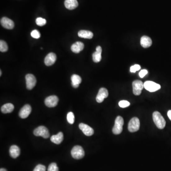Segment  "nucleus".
<instances>
[{
	"label": "nucleus",
	"instance_id": "obj_36",
	"mask_svg": "<svg viewBox=\"0 0 171 171\" xmlns=\"http://www.w3.org/2000/svg\"><path fill=\"white\" fill-rule=\"evenodd\" d=\"M2 71L1 70V71H0V76H2Z\"/></svg>",
	"mask_w": 171,
	"mask_h": 171
},
{
	"label": "nucleus",
	"instance_id": "obj_18",
	"mask_svg": "<svg viewBox=\"0 0 171 171\" xmlns=\"http://www.w3.org/2000/svg\"><path fill=\"white\" fill-rule=\"evenodd\" d=\"M140 44L144 48H149L152 45V41L151 38L146 36H144L141 38Z\"/></svg>",
	"mask_w": 171,
	"mask_h": 171
},
{
	"label": "nucleus",
	"instance_id": "obj_1",
	"mask_svg": "<svg viewBox=\"0 0 171 171\" xmlns=\"http://www.w3.org/2000/svg\"><path fill=\"white\" fill-rule=\"evenodd\" d=\"M153 119L154 123L158 128L160 129L164 128L166 125V122L160 113L158 111H155L154 112L153 114Z\"/></svg>",
	"mask_w": 171,
	"mask_h": 171
},
{
	"label": "nucleus",
	"instance_id": "obj_12",
	"mask_svg": "<svg viewBox=\"0 0 171 171\" xmlns=\"http://www.w3.org/2000/svg\"><path fill=\"white\" fill-rule=\"evenodd\" d=\"M79 128L83 132L84 135L88 137L92 136L94 133L92 128L85 124L80 123L79 125Z\"/></svg>",
	"mask_w": 171,
	"mask_h": 171
},
{
	"label": "nucleus",
	"instance_id": "obj_10",
	"mask_svg": "<svg viewBox=\"0 0 171 171\" xmlns=\"http://www.w3.org/2000/svg\"><path fill=\"white\" fill-rule=\"evenodd\" d=\"M32 111V107L29 105L24 106L20 111L19 116L21 119H26Z\"/></svg>",
	"mask_w": 171,
	"mask_h": 171
},
{
	"label": "nucleus",
	"instance_id": "obj_29",
	"mask_svg": "<svg viewBox=\"0 0 171 171\" xmlns=\"http://www.w3.org/2000/svg\"><path fill=\"white\" fill-rule=\"evenodd\" d=\"M119 104L122 108H125L130 105V103L126 100H122L119 102Z\"/></svg>",
	"mask_w": 171,
	"mask_h": 171
},
{
	"label": "nucleus",
	"instance_id": "obj_26",
	"mask_svg": "<svg viewBox=\"0 0 171 171\" xmlns=\"http://www.w3.org/2000/svg\"><path fill=\"white\" fill-rule=\"evenodd\" d=\"M36 23L37 25L39 26H43L46 25V20L43 18H37L36 20Z\"/></svg>",
	"mask_w": 171,
	"mask_h": 171
},
{
	"label": "nucleus",
	"instance_id": "obj_15",
	"mask_svg": "<svg viewBox=\"0 0 171 171\" xmlns=\"http://www.w3.org/2000/svg\"><path fill=\"white\" fill-rule=\"evenodd\" d=\"M84 48V45L83 43L80 42H76L72 45L71 47V50L72 52L75 53H79L81 51H83Z\"/></svg>",
	"mask_w": 171,
	"mask_h": 171
},
{
	"label": "nucleus",
	"instance_id": "obj_23",
	"mask_svg": "<svg viewBox=\"0 0 171 171\" xmlns=\"http://www.w3.org/2000/svg\"><path fill=\"white\" fill-rule=\"evenodd\" d=\"M92 59H93V61L94 62L98 63L101 60V53L96 51L92 54Z\"/></svg>",
	"mask_w": 171,
	"mask_h": 171
},
{
	"label": "nucleus",
	"instance_id": "obj_24",
	"mask_svg": "<svg viewBox=\"0 0 171 171\" xmlns=\"http://www.w3.org/2000/svg\"><path fill=\"white\" fill-rule=\"evenodd\" d=\"M67 121L70 124H73L75 121V116L72 112L68 113L67 116Z\"/></svg>",
	"mask_w": 171,
	"mask_h": 171
},
{
	"label": "nucleus",
	"instance_id": "obj_14",
	"mask_svg": "<svg viewBox=\"0 0 171 171\" xmlns=\"http://www.w3.org/2000/svg\"><path fill=\"white\" fill-rule=\"evenodd\" d=\"M1 24L3 27L7 29H11L14 28V22L7 17H3L1 20Z\"/></svg>",
	"mask_w": 171,
	"mask_h": 171
},
{
	"label": "nucleus",
	"instance_id": "obj_20",
	"mask_svg": "<svg viewBox=\"0 0 171 171\" xmlns=\"http://www.w3.org/2000/svg\"><path fill=\"white\" fill-rule=\"evenodd\" d=\"M63 134L62 132H59L57 135H53L51 137V140L54 144L59 145L63 140Z\"/></svg>",
	"mask_w": 171,
	"mask_h": 171
},
{
	"label": "nucleus",
	"instance_id": "obj_3",
	"mask_svg": "<svg viewBox=\"0 0 171 171\" xmlns=\"http://www.w3.org/2000/svg\"><path fill=\"white\" fill-rule=\"evenodd\" d=\"M71 154L74 159H80L85 155V152L81 146H76L71 150Z\"/></svg>",
	"mask_w": 171,
	"mask_h": 171
},
{
	"label": "nucleus",
	"instance_id": "obj_34",
	"mask_svg": "<svg viewBox=\"0 0 171 171\" xmlns=\"http://www.w3.org/2000/svg\"><path fill=\"white\" fill-rule=\"evenodd\" d=\"M167 115H168V118L171 120V110L168 111L167 113Z\"/></svg>",
	"mask_w": 171,
	"mask_h": 171
},
{
	"label": "nucleus",
	"instance_id": "obj_30",
	"mask_svg": "<svg viewBox=\"0 0 171 171\" xmlns=\"http://www.w3.org/2000/svg\"><path fill=\"white\" fill-rule=\"evenodd\" d=\"M33 171H46V167L42 164H38Z\"/></svg>",
	"mask_w": 171,
	"mask_h": 171
},
{
	"label": "nucleus",
	"instance_id": "obj_9",
	"mask_svg": "<svg viewBox=\"0 0 171 171\" xmlns=\"http://www.w3.org/2000/svg\"><path fill=\"white\" fill-rule=\"evenodd\" d=\"M59 102V98L56 96H51L48 97L45 100V104L49 107H54L56 106Z\"/></svg>",
	"mask_w": 171,
	"mask_h": 171
},
{
	"label": "nucleus",
	"instance_id": "obj_13",
	"mask_svg": "<svg viewBox=\"0 0 171 171\" xmlns=\"http://www.w3.org/2000/svg\"><path fill=\"white\" fill-rule=\"evenodd\" d=\"M56 59L57 57L55 53L53 52L50 53L45 58V64L47 66H52L56 62Z\"/></svg>",
	"mask_w": 171,
	"mask_h": 171
},
{
	"label": "nucleus",
	"instance_id": "obj_31",
	"mask_svg": "<svg viewBox=\"0 0 171 171\" xmlns=\"http://www.w3.org/2000/svg\"><path fill=\"white\" fill-rule=\"evenodd\" d=\"M140 69H141V67H140L139 65L136 64V65L131 67L130 71L131 72H133V73H135L136 71L140 70Z\"/></svg>",
	"mask_w": 171,
	"mask_h": 171
},
{
	"label": "nucleus",
	"instance_id": "obj_25",
	"mask_svg": "<svg viewBox=\"0 0 171 171\" xmlns=\"http://www.w3.org/2000/svg\"><path fill=\"white\" fill-rule=\"evenodd\" d=\"M8 50V47L7 44L4 41H0V51L2 52H7Z\"/></svg>",
	"mask_w": 171,
	"mask_h": 171
},
{
	"label": "nucleus",
	"instance_id": "obj_7",
	"mask_svg": "<svg viewBox=\"0 0 171 171\" xmlns=\"http://www.w3.org/2000/svg\"><path fill=\"white\" fill-rule=\"evenodd\" d=\"M144 84V88L149 92H153L157 91L161 88L159 84L151 81H147Z\"/></svg>",
	"mask_w": 171,
	"mask_h": 171
},
{
	"label": "nucleus",
	"instance_id": "obj_17",
	"mask_svg": "<svg viewBox=\"0 0 171 171\" xmlns=\"http://www.w3.org/2000/svg\"><path fill=\"white\" fill-rule=\"evenodd\" d=\"M64 4L66 8L70 10L76 8L79 5L77 0H65Z\"/></svg>",
	"mask_w": 171,
	"mask_h": 171
},
{
	"label": "nucleus",
	"instance_id": "obj_4",
	"mask_svg": "<svg viewBox=\"0 0 171 171\" xmlns=\"http://www.w3.org/2000/svg\"><path fill=\"white\" fill-rule=\"evenodd\" d=\"M34 134L36 137H42L44 138H48L50 133L48 129L44 126H40L34 130Z\"/></svg>",
	"mask_w": 171,
	"mask_h": 171
},
{
	"label": "nucleus",
	"instance_id": "obj_16",
	"mask_svg": "<svg viewBox=\"0 0 171 171\" xmlns=\"http://www.w3.org/2000/svg\"><path fill=\"white\" fill-rule=\"evenodd\" d=\"M20 149L18 146L13 145L10 148L9 153L11 156L13 158H16L20 155Z\"/></svg>",
	"mask_w": 171,
	"mask_h": 171
},
{
	"label": "nucleus",
	"instance_id": "obj_2",
	"mask_svg": "<svg viewBox=\"0 0 171 171\" xmlns=\"http://www.w3.org/2000/svg\"><path fill=\"white\" fill-rule=\"evenodd\" d=\"M123 125L124 119L122 117L120 116H118L115 122V125L112 129L113 133L115 135L121 134L122 132Z\"/></svg>",
	"mask_w": 171,
	"mask_h": 171
},
{
	"label": "nucleus",
	"instance_id": "obj_19",
	"mask_svg": "<svg viewBox=\"0 0 171 171\" xmlns=\"http://www.w3.org/2000/svg\"><path fill=\"white\" fill-rule=\"evenodd\" d=\"M71 85L74 88H78L82 81L81 77L78 75L74 74L71 77Z\"/></svg>",
	"mask_w": 171,
	"mask_h": 171
},
{
	"label": "nucleus",
	"instance_id": "obj_21",
	"mask_svg": "<svg viewBox=\"0 0 171 171\" xmlns=\"http://www.w3.org/2000/svg\"><path fill=\"white\" fill-rule=\"evenodd\" d=\"M14 106L11 103L5 104L1 107L2 112L4 114L10 113L12 112L14 110Z\"/></svg>",
	"mask_w": 171,
	"mask_h": 171
},
{
	"label": "nucleus",
	"instance_id": "obj_33",
	"mask_svg": "<svg viewBox=\"0 0 171 171\" xmlns=\"http://www.w3.org/2000/svg\"><path fill=\"white\" fill-rule=\"evenodd\" d=\"M96 51L97 52H101L102 53V48L101 47L99 46H97V47L96 48Z\"/></svg>",
	"mask_w": 171,
	"mask_h": 171
},
{
	"label": "nucleus",
	"instance_id": "obj_6",
	"mask_svg": "<svg viewBox=\"0 0 171 171\" xmlns=\"http://www.w3.org/2000/svg\"><path fill=\"white\" fill-rule=\"evenodd\" d=\"M133 93L135 95L139 96L141 94L142 90L144 88V84L140 80H135L132 84Z\"/></svg>",
	"mask_w": 171,
	"mask_h": 171
},
{
	"label": "nucleus",
	"instance_id": "obj_11",
	"mask_svg": "<svg viewBox=\"0 0 171 171\" xmlns=\"http://www.w3.org/2000/svg\"><path fill=\"white\" fill-rule=\"evenodd\" d=\"M108 96V92L107 89L104 88H102L99 89L98 94L96 97V101L100 103L102 102L105 98H106Z\"/></svg>",
	"mask_w": 171,
	"mask_h": 171
},
{
	"label": "nucleus",
	"instance_id": "obj_27",
	"mask_svg": "<svg viewBox=\"0 0 171 171\" xmlns=\"http://www.w3.org/2000/svg\"><path fill=\"white\" fill-rule=\"evenodd\" d=\"M48 171H59V168L56 163L51 164L48 167Z\"/></svg>",
	"mask_w": 171,
	"mask_h": 171
},
{
	"label": "nucleus",
	"instance_id": "obj_28",
	"mask_svg": "<svg viewBox=\"0 0 171 171\" xmlns=\"http://www.w3.org/2000/svg\"><path fill=\"white\" fill-rule=\"evenodd\" d=\"M31 36L32 37L34 38H39L41 37V34H40V32H38V30L37 29H34V30H33L32 33H31Z\"/></svg>",
	"mask_w": 171,
	"mask_h": 171
},
{
	"label": "nucleus",
	"instance_id": "obj_35",
	"mask_svg": "<svg viewBox=\"0 0 171 171\" xmlns=\"http://www.w3.org/2000/svg\"><path fill=\"white\" fill-rule=\"evenodd\" d=\"M0 171H7L6 169H4V168H1L0 169Z\"/></svg>",
	"mask_w": 171,
	"mask_h": 171
},
{
	"label": "nucleus",
	"instance_id": "obj_22",
	"mask_svg": "<svg viewBox=\"0 0 171 171\" xmlns=\"http://www.w3.org/2000/svg\"><path fill=\"white\" fill-rule=\"evenodd\" d=\"M78 36L80 38L91 39L93 38V34L88 30H81L78 33Z\"/></svg>",
	"mask_w": 171,
	"mask_h": 171
},
{
	"label": "nucleus",
	"instance_id": "obj_5",
	"mask_svg": "<svg viewBox=\"0 0 171 171\" xmlns=\"http://www.w3.org/2000/svg\"><path fill=\"white\" fill-rule=\"evenodd\" d=\"M140 121L137 118H132L130 120L128 126V129L130 132L137 131L140 128Z\"/></svg>",
	"mask_w": 171,
	"mask_h": 171
},
{
	"label": "nucleus",
	"instance_id": "obj_8",
	"mask_svg": "<svg viewBox=\"0 0 171 171\" xmlns=\"http://www.w3.org/2000/svg\"><path fill=\"white\" fill-rule=\"evenodd\" d=\"M27 88L29 90L33 89L36 84L37 80L35 76L33 74H29L25 77Z\"/></svg>",
	"mask_w": 171,
	"mask_h": 171
},
{
	"label": "nucleus",
	"instance_id": "obj_32",
	"mask_svg": "<svg viewBox=\"0 0 171 171\" xmlns=\"http://www.w3.org/2000/svg\"><path fill=\"white\" fill-rule=\"evenodd\" d=\"M148 73V71L146 70H143L140 71V72L139 73V75L140 77L141 78H143Z\"/></svg>",
	"mask_w": 171,
	"mask_h": 171
}]
</instances>
